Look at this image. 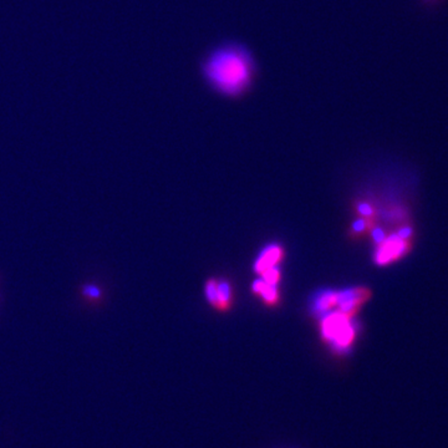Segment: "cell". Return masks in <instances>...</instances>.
<instances>
[{
	"label": "cell",
	"mask_w": 448,
	"mask_h": 448,
	"mask_svg": "<svg viewBox=\"0 0 448 448\" xmlns=\"http://www.w3.org/2000/svg\"><path fill=\"white\" fill-rule=\"evenodd\" d=\"M202 75L212 89L224 96H241L254 81V59L242 45H222L205 59Z\"/></svg>",
	"instance_id": "1"
},
{
	"label": "cell",
	"mask_w": 448,
	"mask_h": 448,
	"mask_svg": "<svg viewBox=\"0 0 448 448\" xmlns=\"http://www.w3.org/2000/svg\"><path fill=\"white\" fill-rule=\"evenodd\" d=\"M358 325L340 312L327 314L321 319L320 335L335 356H347L358 338Z\"/></svg>",
	"instance_id": "2"
},
{
	"label": "cell",
	"mask_w": 448,
	"mask_h": 448,
	"mask_svg": "<svg viewBox=\"0 0 448 448\" xmlns=\"http://www.w3.org/2000/svg\"><path fill=\"white\" fill-rule=\"evenodd\" d=\"M410 250V241L403 239L397 233L390 234L385 238L381 243L378 244V250L375 252V263L378 265H387L397 259H401L407 254Z\"/></svg>",
	"instance_id": "3"
},
{
	"label": "cell",
	"mask_w": 448,
	"mask_h": 448,
	"mask_svg": "<svg viewBox=\"0 0 448 448\" xmlns=\"http://www.w3.org/2000/svg\"><path fill=\"white\" fill-rule=\"evenodd\" d=\"M370 296V292L365 288H349L336 292L338 312L352 318Z\"/></svg>",
	"instance_id": "4"
},
{
	"label": "cell",
	"mask_w": 448,
	"mask_h": 448,
	"mask_svg": "<svg viewBox=\"0 0 448 448\" xmlns=\"http://www.w3.org/2000/svg\"><path fill=\"white\" fill-rule=\"evenodd\" d=\"M283 256H284V250L279 244H269L265 248H263L256 258L254 270L261 274L267 269L276 267L278 263L282 261Z\"/></svg>",
	"instance_id": "5"
},
{
	"label": "cell",
	"mask_w": 448,
	"mask_h": 448,
	"mask_svg": "<svg viewBox=\"0 0 448 448\" xmlns=\"http://www.w3.org/2000/svg\"><path fill=\"white\" fill-rule=\"evenodd\" d=\"M336 304V292L334 290H324L314 299L313 310L316 314H327L332 307Z\"/></svg>",
	"instance_id": "6"
},
{
	"label": "cell",
	"mask_w": 448,
	"mask_h": 448,
	"mask_svg": "<svg viewBox=\"0 0 448 448\" xmlns=\"http://www.w3.org/2000/svg\"><path fill=\"white\" fill-rule=\"evenodd\" d=\"M218 288V310H228L232 303L231 283L227 279L217 281Z\"/></svg>",
	"instance_id": "7"
},
{
	"label": "cell",
	"mask_w": 448,
	"mask_h": 448,
	"mask_svg": "<svg viewBox=\"0 0 448 448\" xmlns=\"http://www.w3.org/2000/svg\"><path fill=\"white\" fill-rule=\"evenodd\" d=\"M259 295L262 296L263 301L267 305H270V307L276 305L278 301H279L278 284H267Z\"/></svg>",
	"instance_id": "8"
},
{
	"label": "cell",
	"mask_w": 448,
	"mask_h": 448,
	"mask_svg": "<svg viewBox=\"0 0 448 448\" xmlns=\"http://www.w3.org/2000/svg\"><path fill=\"white\" fill-rule=\"evenodd\" d=\"M205 298L212 307H216L218 310V288L216 279H208L205 287Z\"/></svg>",
	"instance_id": "9"
},
{
	"label": "cell",
	"mask_w": 448,
	"mask_h": 448,
	"mask_svg": "<svg viewBox=\"0 0 448 448\" xmlns=\"http://www.w3.org/2000/svg\"><path fill=\"white\" fill-rule=\"evenodd\" d=\"M374 224H372V219H369V218H363L360 217L358 219H355L352 224V232L356 236H360L363 234L364 232L369 231V230H372Z\"/></svg>",
	"instance_id": "10"
},
{
	"label": "cell",
	"mask_w": 448,
	"mask_h": 448,
	"mask_svg": "<svg viewBox=\"0 0 448 448\" xmlns=\"http://www.w3.org/2000/svg\"><path fill=\"white\" fill-rule=\"evenodd\" d=\"M261 278H263L267 284H278L281 281V269L278 267L267 269L261 273Z\"/></svg>",
	"instance_id": "11"
},
{
	"label": "cell",
	"mask_w": 448,
	"mask_h": 448,
	"mask_svg": "<svg viewBox=\"0 0 448 448\" xmlns=\"http://www.w3.org/2000/svg\"><path fill=\"white\" fill-rule=\"evenodd\" d=\"M356 212L363 218L372 219L375 216V210L369 202H358V205H356Z\"/></svg>",
	"instance_id": "12"
},
{
	"label": "cell",
	"mask_w": 448,
	"mask_h": 448,
	"mask_svg": "<svg viewBox=\"0 0 448 448\" xmlns=\"http://www.w3.org/2000/svg\"><path fill=\"white\" fill-rule=\"evenodd\" d=\"M371 237L372 241L378 245V244L381 243L384 241L385 238L387 237V234H386V232L383 228H380V227H372Z\"/></svg>",
	"instance_id": "13"
},
{
	"label": "cell",
	"mask_w": 448,
	"mask_h": 448,
	"mask_svg": "<svg viewBox=\"0 0 448 448\" xmlns=\"http://www.w3.org/2000/svg\"><path fill=\"white\" fill-rule=\"evenodd\" d=\"M83 293L86 294V296L88 298H91V299H99V298H101V292L99 290V288H96V287H92V285H88V287H85V289H83Z\"/></svg>",
	"instance_id": "14"
},
{
	"label": "cell",
	"mask_w": 448,
	"mask_h": 448,
	"mask_svg": "<svg viewBox=\"0 0 448 448\" xmlns=\"http://www.w3.org/2000/svg\"><path fill=\"white\" fill-rule=\"evenodd\" d=\"M265 285H267V283L264 282V279L258 278L254 282L252 283V290H253V293L259 295Z\"/></svg>",
	"instance_id": "15"
},
{
	"label": "cell",
	"mask_w": 448,
	"mask_h": 448,
	"mask_svg": "<svg viewBox=\"0 0 448 448\" xmlns=\"http://www.w3.org/2000/svg\"><path fill=\"white\" fill-rule=\"evenodd\" d=\"M396 233L397 236H400L403 239L410 241L411 237H412V228L409 225H405V227H401Z\"/></svg>",
	"instance_id": "16"
}]
</instances>
